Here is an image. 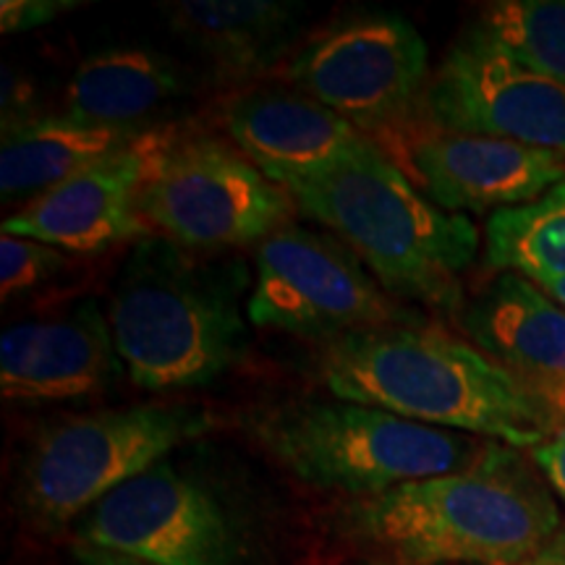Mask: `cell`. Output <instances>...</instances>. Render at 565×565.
I'll use <instances>...</instances> for the list:
<instances>
[{
    "label": "cell",
    "instance_id": "cell-4",
    "mask_svg": "<svg viewBox=\"0 0 565 565\" xmlns=\"http://www.w3.org/2000/svg\"><path fill=\"white\" fill-rule=\"evenodd\" d=\"M519 448L492 443L458 475L419 479L351 508L353 532L395 565H519L553 540L561 515Z\"/></svg>",
    "mask_w": 565,
    "mask_h": 565
},
{
    "label": "cell",
    "instance_id": "cell-12",
    "mask_svg": "<svg viewBox=\"0 0 565 565\" xmlns=\"http://www.w3.org/2000/svg\"><path fill=\"white\" fill-rule=\"evenodd\" d=\"M171 129H145L134 145L26 202L3 221V233L71 254H100L131 238L152 236L139 215V192L171 150Z\"/></svg>",
    "mask_w": 565,
    "mask_h": 565
},
{
    "label": "cell",
    "instance_id": "cell-26",
    "mask_svg": "<svg viewBox=\"0 0 565 565\" xmlns=\"http://www.w3.org/2000/svg\"><path fill=\"white\" fill-rule=\"evenodd\" d=\"M540 288L547 296H553V299L565 309V278L563 280H553V282H547V286H540Z\"/></svg>",
    "mask_w": 565,
    "mask_h": 565
},
{
    "label": "cell",
    "instance_id": "cell-1",
    "mask_svg": "<svg viewBox=\"0 0 565 565\" xmlns=\"http://www.w3.org/2000/svg\"><path fill=\"white\" fill-rule=\"evenodd\" d=\"M317 374L338 401L450 433L540 448L561 429L475 343L419 324H385L322 343Z\"/></svg>",
    "mask_w": 565,
    "mask_h": 565
},
{
    "label": "cell",
    "instance_id": "cell-3",
    "mask_svg": "<svg viewBox=\"0 0 565 565\" xmlns=\"http://www.w3.org/2000/svg\"><path fill=\"white\" fill-rule=\"evenodd\" d=\"M282 189L296 210L333 231L366 263L387 294L461 312V278L479 252L477 225L429 202L372 139L364 137L335 166Z\"/></svg>",
    "mask_w": 565,
    "mask_h": 565
},
{
    "label": "cell",
    "instance_id": "cell-18",
    "mask_svg": "<svg viewBox=\"0 0 565 565\" xmlns=\"http://www.w3.org/2000/svg\"><path fill=\"white\" fill-rule=\"evenodd\" d=\"M189 89L183 68L145 45L105 47L84 58L63 95V116L87 126L145 129Z\"/></svg>",
    "mask_w": 565,
    "mask_h": 565
},
{
    "label": "cell",
    "instance_id": "cell-25",
    "mask_svg": "<svg viewBox=\"0 0 565 565\" xmlns=\"http://www.w3.org/2000/svg\"><path fill=\"white\" fill-rule=\"evenodd\" d=\"M74 565H150V563H141L137 557L108 553V550H100V547L79 545L74 550Z\"/></svg>",
    "mask_w": 565,
    "mask_h": 565
},
{
    "label": "cell",
    "instance_id": "cell-22",
    "mask_svg": "<svg viewBox=\"0 0 565 565\" xmlns=\"http://www.w3.org/2000/svg\"><path fill=\"white\" fill-rule=\"evenodd\" d=\"M68 267V257L51 244L3 233L0 238V291L3 301L45 286Z\"/></svg>",
    "mask_w": 565,
    "mask_h": 565
},
{
    "label": "cell",
    "instance_id": "cell-7",
    "mask_svg": "<svg viewBox=\"0 0 565 565\" xmlns=\"http://www.w3.org/2000/svg\"><path fill=\"white\" fill-rule=\"evenodd\" d=\"M254 265L246 315L257 328L330 343L359 330L424 322L343 242L301 225L291 223L259 244Z\"/></svg>",
    "mask_w": 565,
    "mask_h": 565
},
{
    "label": "cell",
    "instance_id": "cell-16",
    "mask_svg": "<svg viewBox=\"0 0 565 565\" xmlns=\"http://www.w3.org/2000/svg\"><path fill=\"white\" fill-rule=\"evenodd\" d=\"M223 121L244 158L280 186L335 166L364 139L356 126L296 87L238 92Z\"/></svg>",
    "mask_w": 565,
    "mask_h": 565
},
{
    "label": "cell",
    "instance_id": "cell-10",
    "mask_svg": "<svg viewBox=\"0 0 565 565\" xmlns=\"http://www.w3.org/2000/svg\"><path fill=\"white\" fill-rule=\"evenodd\" d=\"M286 74L362 134L385 131L427 89L429 51L401 13H359L303 42Z\"/></svg>",
    "mask_w": 565,
    "mask_h": 565
},
{
    "label": "cell",
    "instance_id": "cell-6",
    "mask_svg": "<svg viewBox=\"0 0 565 565\" xmlns=\"http://www.w3.org/2000/svg\"><path fill=\"white\" fill-rule=\"evenodd\" d=\"M210 429L192 406H129L74 416L38 435L26 450L19 500L34 524L61 529L183 443Z\"/></svg>",
    "mask_w": 565,
    "mask_h": 565
},
{
    "label": "cell",
    "instance_id": "cell-8",
    "mask_svg": "<svg viewBox=\"0 0 565 565\" xmlns=\"http://www.w3.org/2000/svg\"><path fill=\"white\" fill-rule=\"evenodd\" d=\"M137 204L150 228L192 252L267 242L296 212L280 183L212 137L175 139Z\"/></svg>",
    "mask_w": 565,
    "mask_h": 565
},
{
    "label": "cell",
    "instance_id": "cell-5",
    "mask_svg": "<svg viewBox=\"0 0 565 565\" xmlns=\"http://www.w3.org/2000/svg\"><path fill=\"white\" fill-rule=\"evenodd\" d=\"M252 435L299 482L359 498L458 475L482 461L494 443L351 401L267 408L252 422Z\"/></svg>",
    "mask_w": 565,
    "mask_h": 565
},
{
    "label": "cell",
    "instance_id": "cell-20",
    "mask_svg": "<svg viewBox=\"0 0 565 565\" xmlns=\"http://www.w3.org/2000/svg\"><path fill=\"white\" fill-rule=\"evenodd\" d=\"M484 263L536 286L565 278V181L540 200L487 217Z\"/></svg>",
    "mask_w": 565,
    "mask_h": 565
},
{
    "label": "cell",
    "instance_id": "cell-19",
    "mask_svg": "<svg viewBox=\"0 0 565 565\" xmlns=\"http://www.w3.org/2000/svg\"><path fill=\"white\" fill-rule=\"evenodd\" d=\"M145 129H110L71 121L68 116H32L3 129L0 194L6 202L38 200L89 166L126 150Z\"/></svg>",
    "mask_w": 565,
    "mask_h": 565
},
{
    "label": "cell",
    "instance_id": "cell-9",
    "mask_svg": "<svg viewBox=\"0 0 565 565\" xmlns=\"http://www.w3.org/2000/svg\"><path fill=\"white\" fill-rule=\"evenodd\" d=\"M82 545L150 565H244L249 536L204 479L160 461L79 519Z\"/></svg>",
    "mask_w": 565,
    "mask_h": 565
},
{
    "label": "cell",
    "instance_id": "cell-2",
    "mask_svg": "<svg viewBox=\"0 0 565 565\" xmlns=\"http://www.w3.org/2000/svg\"><path fill=\"white\" fill-rule=\"evenodd\" d=\"M244 259H207L147 236L118 273L108 322L131 383L154 393L204 387L249 351Z\"/></svg>",
    "mask_w": 565,
    "mask_h": 565
},
{
    "label": "cell",
    "instance_id": "cell-14",
    "mask_svg": "<svg viewBox=\"0 0 565 565\" xmlns=\"http://www.w3.org/2000/svg\"><path fill=\"white\" fill-rule=\"evenodd\" d=\"M461 328L565 429V309L532 280L498 273L463 301Z\"/></svg>",
    "mask_w": 565,
    "mask_h": 565
},
{
    "label": "cell",
    "instance_id": "cell-13",
    "mask_svg": "<svg viewBox=\"0 0 565 565\" xmlns=\"http://www.w3.org/2000/svg\"><path fill=\"white\" fill-rule=\"evenodd\" d=\"M414 183L454 215L521 207L565 181L561 154L519 141L433 129L406 147Z\"/></svg>",
    "mask_w": 565,
    "mask_h": 565
},
{
    "label": "cell",
    "instance_id": "cell-11",
    "mask_svg": "<svg viewBox=\"0 0 565 565\" xmlns=\"http://www.w3.org/2000/svg\"><path fill=\"white\" fill-rule=\"evenodd\" d=\"M424 113L433 129L519 141L565 160V87L475 24L429 76Z\"/></svg>",
    "mask_w": 565,
    "mask_h": 565
},
{
    "label": "cell",
    "instance_id": "cell-15",
    "mask_svg": "<svg viewBox=\"0 0 565 565\" xmlns=\"http://www.w3.org/2000/svg\"><path fill=\"white\" fill-rule=\"evenodd\" d=\"M126 370L97 301L13 324L0 338V393L9 401H71L105 393Z\"/></svg>",
    "mask_w": 565,
    "mask_h": 565
},
{
    "label": "cell",
    "instance_id": "cell-24",
    "mask_svg": "<svg viewBox=\"0 0 565 565\" xmlns=\"http://www.w3.org/2000/svg\"><path fill=\"white\" fill-rule=\"evenodd\" d=\"M532 454L550 487L565 500V429H561L555 437H550L545 445L534 448Z\"/></svg>",
    "mask_w": 565,
    "mask_h": 565
},
{
    "label": "cell",
    "instance_id": "cell-23",
    "mask_svg": "<svg viewBox=\"0 0 565 565\" xmlns=\"http://www.w3.org/2000/svg\"><path fill=\"white\" fill-rule=\"evenodd\" d=\"M76 0H3L0 3V30L3 34L32 32L51 24L63 13L76 9Z\"/></svg>",
    "mask_w": 565,
    "mask_h": 565
},
{
    "label": "cell",
    "instance_id": "cell-21",
    "mask_svg": "<svg viewBox=\"0 0 565 565\" xmlns=\"http://www.w3.org/2000/svg\"><path fill=\"white\" fill-rule=\"evenodd\" d=\"M475 26L565 87V0H498L479 11Z\"/></svg>",
    "mask_w": 565,
    "mask_h": 565
},
{
    "label": "cell",
    "instance_id": "cell-17",
    "mask_svg": "<svg viewBox=\"0 0 565 565\" xmlns=\"http://www.w3.org/2000/svg\"><path fill=\"white\" fill-rule=\"evenodd\" d=\"M166 21L221 82H249L294 51L303 9L278 0H183ZM296 53V51H294Z\"/></svg>",
    "mask_w": 565,
    "mask_h": 565
}]
</instances>
